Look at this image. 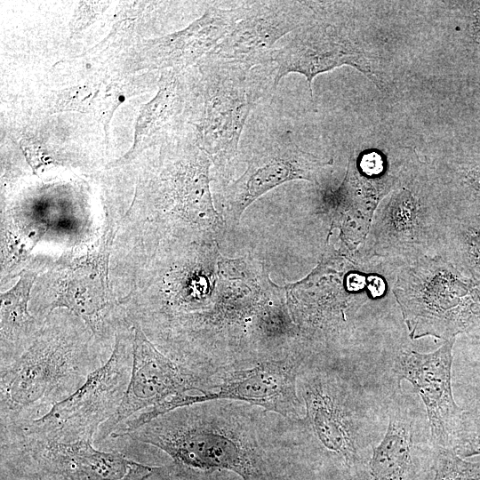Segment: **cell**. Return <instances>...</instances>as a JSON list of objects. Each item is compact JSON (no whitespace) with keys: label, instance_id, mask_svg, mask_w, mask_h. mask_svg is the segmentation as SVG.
Segmentation results:
<instances>
[{"label":"cell","instance_id":"9a60e30c","mask_svg":"<svg viewBox=\"0 0 480 480\" xmlns=\"http://www.w3.org/2000/svg\"><path fill=\"white\" fill-rule=\"evenodd\" d=\"M38 269H24L18 283L1 293V363L12 364L34 342L42 330L40 323L29 314L28 303Z\"/></svg>","mask_w":480,"mask_h":480},{"label":"cell","instance_id":"ba28073f","mask_svg":"<svg viewBox=\"0 0 480 480\" xmlns=\"http://www.w3.org/2000/svg\"><path fill=\"white\" fill-rule=\"evenodd\" d=\"M132 329L128 388L117 411L100 427L94 441L110 436L118 425L139 412L189 391L204 394L212 388V376H203L178 364L158 350L140 325L133 324Z\"/></svg>","mask_w":480,"mask_h":480},{"label":"cell","instance_id":"7a4b0ae2","mask_svg":"<svg viewBox=\"0 0 480 480\" xmlns=\"http://www.w3.org/2000/svg\"><path fill=\"white\" fill-rule=\"evenodd\" d=\"M123 437L162 450L180 476L228 470L243 480H286L285 460L295 458L287 419L233 400L177 408Z\"/></svg>","mask_w":480,"mask_h":480},{"label":"cell","instance_id":"5b68a950","mask_svg":"<svg viewBox=\"0 0 480 480\" xmlns=\"http://www.w3.org/2000/svg\"><path fill=\"white\" fill-rule=\"evenodd\" d=\"M133 329L116 330L108 361L71 396L43 417L0 428V442L13 438L94 442L100 427L117 411L129 385Z\"/></svg>","mask_w":480,"mask_h":480},{"label":"cell","instance_id":"2e32d148","mask_svg":"<svg viewBox=\"0 0 480 480\" xmlns=\"http://www.w3.org/2000/svg\"><path fill=\"white\" fill-rule=\"evenodd\" d=\"M451 449L465 459L480 455V396L461 402Z\"/></svg>","mask_w":480,"mask_h":480},{"label":"cell","instance_id":"ffe728a7","mask_svg":"<svg viewBox=\"0 0 480 480\" xmlns=\"http://www.w3.org/2000/svg\"><path fill=\"white\" fill-rule=\"evenodd\" d=\"M91 68V65L90 64H86V68Z\"/></svg>","mask_w":480,"mask_h":480},{"label":"cell","instance_id":"3957f363","mask_svg":"<svg viewBox=\"0 0 480 480\" xmlns=\"http://www.w3.org/2000/svg\"><path fill=\"white\" fill-rule=\"evenodd\" d=\"M82 333L69 325L42 328L18 359L0 367V428L43 417L108 361Z\"/></svg>","mask_w":480,"mask_h":480},{"label":"cell","instance_id":"5bb4252c","mask_svg":"<svg viewBox=\"0 0 480 480\" xmlns=\"http://www.w3.org/2000/svg\"><path fill=\"white\" fill-rule=\"evenodd\" d=\"M67 268L45 308L48 315L56 308H66L80 317L95 337L102 338L105 309L112 303L108 271L98 259Z\"/></svg>","mask_w":480,"mask_h":480},{"label":"cell","instance_id":"7c38bea8","mask_svg":"<svg viewBox=\"0 0 480 480\" xmlns=\"http://www.w3.org/2000/svg\"><path fill=\"white\" fill-rule=\"evenodd\" d=\"M314 15L301 1L249 2L245 15L209 55L248 68L273 63L280 39L307 23Z\"/></svg>","mask_w":480,"mask_h":480},{"label":"cell","instance_id":"e0dca14e","mask_svg":"<svg viewBox=\"0 0 480 480\" xmlns=\"http://www.w3.org/2000/svg\"><path fill=\"white\" fill-rule=\"evenodd\" d=\"M432 480H480V460L468 461L452 449L439 447Z\"/></svg>","mask_w":480,"mask_h":480},{"label":"cell","instance_id":"6da1fadb","mask_svg":"<svg viewBox=\"0 0 480 480\" xmlns=\"http://www.w3.org/2000/svg\"><path fill=\"white\" fill-rule=\"evenodd\" d=\"M297 388L304 414L289 420L296 457L337 480H366L396 392L374 360L310 356L300 366Z\"/></svg>","mask_w":480,"mask_h":480},{"label":"cell","instance_id":"ac0fdd59","mask_svg":"<svg viewBox=\"0 0 480 480\" xmlns=\"http://www.w3.org/2000/svg\"><path fill=\"white\" fill-rule=\"evenodd\" d=\"M452 387L460 402L480 396V355L452 366Z\"/></svg>","mask_w":480,"mask_h":480},{"label":"cell","instance_id":"4fadbf2b","mask_svg":"<svg viewBox=\"0 0 480 480\" xmlns=\"http://www.w3.org/2000/svg\"><path fill=\"white\" fill-rule=\"evenodd\" d=\"M332 164L302 150L285 132L268 139L248 161L243 175L226 189L228 209L236 217L258 197L293 180L316 181L319 172Z\"/></svg>","mask_w":480,"mask_h":480},{"label":"cell","instance_id":"30bf717a","mask_svg":"<svg viewBox=\"0 0 480 480\" xmlns=\"http://www.w3.org/2000/svg\"><path fill=\"white\" fill-rule=\"evenodd\" d=\"M301 364L300 358L292 356L222 371L212 375V386L208 392L182 395L176 399V405L180 408L207 401L233 400L297 420L304 414L297 388Z\"/></svg>","mask_w":480,"mask_h":480},{"label":"cell","instance_id":"9c48e42d","mask_svg":"<svg viewBox=\"0 0 480 480\" xmlns=\"http://www.w3.org/2000/svg\"><path fill=\"white\" fill-rule=\"evenodd\" d=\"M455 340L456 337L444 340L430 353L402 348L383 358L388 375L396 388H401L404 380L412 385L426 409L434 443L448 449L462 411L452 387Z\"/></svg>","mask_w":480,"mask_h":480},{"label":"cell","instance_id":"277c9868","mask_svg":"<svg viewBox=\"0 0 480 480\" xmlns=\"http://www.w3.org/2000/svg\"><path fill=\"white\" fill-rule=\"evenodd\" d=\"M274 63L248 68L208 55L200 67L196 124L201 149L218 166L236 156L252 110L276 90Z\"/></svg>","mask_w":480,"mask_h":480},{"label":"cell","instance_id":"8fae6325","mask_svg":"<svg viewBox=\"0 0 480 480\" xmlns=\"http://www.w3.org/2000/svg\"><path fill=\"white\" fill-rule=\"evenodd\" d=\"M272 62L276 86L286 75L299 73L307 78L311 96L314 77L332 68L349 65L365 75H372L369 60L348 34L315 13L275 50Z\"/></svg>","mask_w":480,"mask_h":480},{"label":"cell","instance_id":"d6986e66","mask_svg":"<svg viewBox=\"0 0 480 480\" xmlns=\"http://www.w3.org/2000/svg\"><path fill=\"white\" fill-rule=\"evenodd\" d=\"M383 157L376 151H370L361 156L360 166L367 175H376L383 171Z\"/></svg>","mask_w":480,"mask_h":480},{"label":"cell","instance_id":"52a82bcc","mask_svg":"<svg viewBox=\"0 0 480 480\" xmlns=\"http://www.w3.org/2000/svg\"><path fill=\"white\" fill-rule=\"evenodd\" d=\"M438 448L421 399L401 388L388 402L387 430L373 447L366 480H432Z\"/></svg>","mask_w":480,"mask_h":480},{"label":"cell","instance_id":"8992f818","mask_svg":"<svg viewBox=\"0 0 480 480\" xmlns=\"http://www.w3.org/2000/svg\"><path fill=\"white\" fill-rule=\"evenodd\" d=\"M0 446L1 480H148L159 469L91 442L13 438Z\"/></svg>","mask_w":480,"mask_h":480}]
</instances>
